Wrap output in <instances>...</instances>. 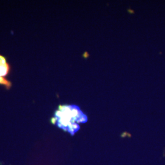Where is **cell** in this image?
Here are the masks:
<instances>
[{
    "instance_id": "1",
    "label": "cell",
    "mask_w": 165,
    "mask_h": 165,
    "mask_svg": "<svg viewBox=\"0 0 165 165\" xmlns=\"http://www.w3.org/2000/svg\"><path fill=\"white\" fill-rule=\"evenodd\" d=\"M54 124L65 131L73 135L80 129L79 123H85L88 117L75 105L60 107L55 112Z\"/></svg>"
},
{
    "instance_id": "2",
    "label": "cell",
    "mask_w": 165,
    "mask_h": 165,
    "mask_svg": "<svg viewBox=\"0 0 165 165\" xmlns=\"http://www.w3.org/2000/svg\"><path fill=\"white\" fill-rule=\"evenodd\" d=\"M10 67L7 63L2 64H0V76H6L9 71Z\"/></svg>"
},
{
    "instance_id": "3",
    "label": "cell",
    "mask_w": 165,
    "mask_h": 165,
    "mask_svg": "<svg viewBox=\"0 0 165 165\" xmlns=\"http://www.w3.org/2000/svg\"><path fill=\"white\" fill-rule=\"evenodd\" d=\"M0 84H4L7 87V89L10 88V87L11 86V83L6 80L3 76H0Z\"/></svg>"
},
{
    "instance_id": "4",
    "label": "cell",
    "mask_w": 165,
    "mask_h": 165,
    "mask_svg": "<svg viewBox=\"0 0 165 165\" xmlns=\"http://www.w3.org/2000/svg\"><path fill=\"white\" fill-rule=\"evenodd\" d=\"M0 64H6V59L4 58V56L0 55Z\"/></svg>"
}]
</instances>
